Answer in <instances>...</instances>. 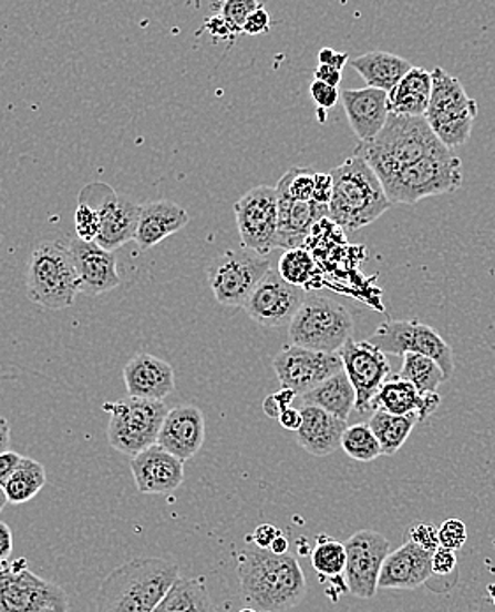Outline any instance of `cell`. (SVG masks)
<instances>
[{
	"label": "cell",
	"instance_id": "obj_1",
	"mask_svg": "<svg viewBox=\"0 0 495 612\" xmlns=\"http://www.w3.org/2000/svg\"><path fill=\"white\" fill-rule=\"evenodd\" d=\"M241 600L258 612H285L300 604L307 595L302 567L291 554L277 557L255 549L238 557Z\"/></svg>",
	"mask_w": 495,
	"mask_h": 612
},
{
	"label": "cell",
	"instance_id": "obj_2",
	"mask_svg": "<svg viewBox=\"0 0 495 612\" xmlns=\"http://www.w3.org/2000/svg\"><path fill=\"white\" fill-rule=\"evenodd\" d=\"M178 567L161 558H136L101 582L95 612H154L177 582Z\"/></svg>",
	"mask_w": 495,
	"mask_h": 612
},
{
	"label": "cell",
	"instance_id": "obj_3",
	"mask_svg": "<svg viewBox=\"0 0 495 612\" xmlns=\"http://www.w3.org/2000/svg\"><path fill=\"white\" fill-rule=\"evenodd\" d=\"M446 149L435 136L425 116L390 113L383 131L375 136L374 142L362 143L357 154L362 155L383 182Z\"/></svg>",
	"mask_w": 495,
	"mask_h": 612
},
{
	"label": "cell",
	"instance_id": "obj_4",
	"mask_svg": "<svg viewBox=\"0 0 495 612\" xmlns=\"http://www.w3.org/2000/svg\"><path fill=\"white\" fill-rule=\"evenodd\" d=\"M330 175L333 193L328 205V220L342 230L354 232L371 225L392 207L380 177L357 152L336 166Z\"/></svg>",
	"mask_w": 495,
	"mask_h": 612
},
{
	"label": "cell",
	"instance_id": "obj_5",
	"mask_svg": "<svg viewBox=\"0 0 495 612\" xmlns=\"http://www.w3.org/2000/svg\"><path fill=\"white\" fill-rule=\"evenodd\" d=\"M82 294V280L71 256L70 246L61 241L41 242L27 265V295L44 309L71 307Z\"/></svg>",
	"mask_w": 495,
	"mask_h": 612
},
{
	"label": "cell",
	"instance_id": "obj_6",
	"mask_svg": "<svg viewBox=\"0 0 495 612\" xmlns=\"http://www.w3.org/2000/svg\"><path fill=\"white\" fill-rule=\"evenodd\" d=\"M476 115L478 103L471 100L461 80L443 68H435L432 71L431 104L425 119L444 147L453 151L467 143Z\"/></svg>",
	"mask_w": 495,
	"mask_h": 612
},
{
	"label": "cell",
	"instance_id": "obj_7",
	"mask_svg": "<svg viewBox=\"0 0 495 612\" xmlns=\"http://www.w3.org/2000/svg\"><path fill=\"white\" fill-rule=\"evenodd\" d=\"M353 316L342 304L327 297H307L289 324V337L295 346L339 354L353 339Z\"/></svg>",
	"mask_w": 495,
	"mask_h": 612
},
{
	"label": "cell",
	"instance_id": "obj_8",
	"mask_svg": "<svg viewBox=\"0 0 495 612\" xmlns=\"http://www.w3.org/2000/svg\"><path fill=\"white\" fill-rule=\"evenodd\" d=\"M104 411L110 415L106 429L110 445L116 452L136 458L157 445L169 408L163 401L127 396L121 401L106 402Z\"/></svg>",
	"mask_w": 495,
	"mask_h": 612
},
{
	"label": "cell",
	"instance_id": "obj_9",
	"mask_svg": "<svg viewBox=\"0 0 495 612\" xmlns=\"http://www.w3.org/2000/svg\"><path fill=\"white\" fill-rule=\"evenodd\" d=\"M464 181L462 161L455 152H437V154L413 164L410 169L395 173L381 182L388 200L393 203L413 205L420 200L461 190Z\"/></svg>",
	"mask_w": 495,
	"mask_h": 612
},
{
	"label": "cell",
	"instance_id": "obj_10",
	"mask_svg": "<svg viewBox=\"0 0 495 612\" xmlns=\"http://www.w3.org/2000/svg\"><path fill=\"white\" fill-rule=\"evenodd\" d=\"M70 596L39 578L25 560L0 565V612H70Z\"/></svg>",
	"mask_w": 495,
	"mask_h": 612
},
{
	"label": "cell",
	"instance_id": "obj_11",
	"mask_svg": "<svg viewBox=\"0 0 495 612\" xmlns=\"http://www.w3.org/2000/svg\"><path fill=\"white\" fill-rule=\"evenodd\" d=\"M270 271V259L255 251L231 249L208 265L207 276L217 303L226 307H244Z\"/></svg>",
	"mask_w": 495,
	"mask_h": 612
},
{
	"label": "cell",
	"instance_id": "obj_12",
	"mask_svg": "<svg viewBox=\"0 0 495 612\" xmlns=\"http://www.w3.org/2000/svg\"><path fill=\"white\" fill-rule=\"evenodd\" d=\"M369 343L388 355L419 354L434 360L443 369L446 380L455 371L453 349L434 328L419 319H390L369 337Z\"/></svg>",
	"mask_w": 495,
	"mask_h": 612
},
{
	"label": "cell",
	"instance_id": "obj_13",
	"mask_svg": "<svg viewBox=\"0 0 495 612\" xmlns=\"http://www.w3.org/2000/svg\"><path fill=\"white\" fill-rule=\"evenodd\" d=\"M233 208L244 249L255 251L261 256L277 249L279 202L276 187H252Z\"/></svg>",
	"mask_w": 495,
	"mask_h": 612
},
{
	"label": "cell",
	"instance_id": "obj_14",
	"mask_svg": "<svg viewBox=\"0 0 495 612\" xmlns=\"http://www.w3.org/2000/svg\"><path fill=\"white\" fill-rule=\"evenodd\" d=\"M80 198L92 203L101 216V233L97 244L104 249L115 251L127 242L136 241L142 205L124 194L115 193L103 182H92L80 193Z\"/></svg>",
	"mask_w": 495,
	"mask_h": 612
},
{
	"label": "cell",
	"instance_id": "obj_15",
	"mask_svg": "<svg viewBox=\"0 0 495 612\" xmlns=\"http://www.w3.org/2000/svg\"><path fill=\"white\" fill-rule=\"evenodd\" d=\"M274 371L282 388L302 397L312 388L344 371L339 354H321L300 346H286L274 357Z\"/></svg>",
	"mask_w": 495,
	"mask_h": 612
},
{
	"label": "cell",
	"instance_id": "obj_16",
	"mask_svg": "<svg viewBox=\"0 0 495 612\" xmlns=\"http://www.w3.org/2000/svg\"><path fill=\"white\" fill-rule=\"evenodd\" d=\"M346 588L358 599H372L380 588L381 569L390 554V542L378 531L362 530L344 542Z\"/></svg>",
	"mask_w": 495,
	"mask_h": 612
},
{
	"label": "cell",
	"instance_id": "obj_17",
	"mask_svg": "<svg viewBox=\"0 0 495 612\" xmlns=\"http://www.w3.org/2000/svg\"><path fill=\"white\" fill-rule=\"evenodd\" d=\"M306 298V289L289 285L279 272L270 268L256 286L244 309L256 324L279 328L293 322Z\"/></svg>",
	"mask_w": 495,
	"mask_h": 612
},
{
	"label": "cell",
	"instance_id": "obj_18",
	"mask_svg": "<svg viewBox=\"0 0 495 612\" xmlns=\"http://www.w3.org/2000/svg\"><path fill=\"white\" fill-rule=\"evenodd\" d=\"M339 355L344 373L357 392V410L365 414L371 410L375 394L380 392L381 385L390 373L386 355L369 341L354 339H349Z\"/></svg>",
	"mask_w": 495,
	"mask_h": 612
},
{
	"label": "cell",
	"instance_id": "obj_19",
	"mask_svg": "<svg viewBox=\"0 0 495 612\" xmlns=\"http://www.w3.org/2000/svg\"><path fill=\"white\" fill-rule=\"evenodd\" d=\"M134 483L142 494H172L184 483V462L154 445L131 459Z\"/></svg>",
	"mask_w": 495,
	"mask_h": 612
},
{
	"label": "cell",
	"instance_id": "obj_20",
	"mask_svg": "<svg viewBox=\"0 0 495 612\" xmlns=\"http://www.w3.org/2000/svg\"><path fill=\"white\" fill-rule=\"evenodd\" d=\"M70 251L78 276L82 280V294L97 297L121 286L116 256L112 251L104 249L97 242H85L80 238L71 241Z\"/></svg>",
	"mask_w": 495,
	"mask_h": 612
},
{
	"label": "cell",
	"instance_id": "obj_21",
	"mask_svg": "<svg viewBox=\"0 0 495 612\" xmlns=\"http://www.w3.org/2000/svg\"><path fill=\"white\" fill-rule=\"evenodd\" d=\"M205 443V417L198 406H175L166 415L157 445L182 462L189 461Z\"/></svg>",
	"mask_w": 495,
	"mask_h": 612
},
{
	"label": "cell",
	"instance_id": "obj_22",
	"mask_svg": "<svg viewBox=\"0 0 495 612\" xmlns=\"http://www.w3.org/2000/svg\"><path fill=\"white\" fill-rule=\"evenodd\" d=\"M124 384L130 397L164 401L175 390V371L163 358L138 354L125 364Z\"/></svg>",
	"mask_w": 495,
	"mask_h": 612
},
{
	"label": "cell",
	"instance_id": "obj_23",
	"mask_svg": "<svg viewBox=\"0 0 495 612\" xmlns=\"http://www.w3.org/2000/svg\"><path fill=\"white\" fill-rule=\"evenodd\" d=\"M279 202V228H277V247L298 249L306 244L316 223L328 217V205L316 202H297L286 193L285 187L276 186Z\"/></svg>",
	"mask_w": 495,
	"mask_h": 612
},
{
	"label": "cell",
	"instance_id": "obj_24",
	"mask_svg": "<svg viewBox=\"0 0 495 612\" xmlns=\"http://www.w3.org/2000/svg\"><path fill=\"white\" fill-rule=\"evenodd\" d=\"M342 104L349 124L353 128L358 140L365 143L374 142L375 136L383 131L390 115L388 94L375 89H346L341 92Z\"/></svg>",
	"mask_w": 495,
	"mask_h": 612
},
{
	"label": "cell",
	"instance_id": "obj_25",
	"mask_svg": "<svg viewBox=\"0 0 495 612\" xmlns=\"http://www.w3.org/2000/svg\"><path fill=\"white\" fill-rule=\"evenodd\" d=\"M432 552L408 542L390 552L381 569L380 588L384 590H416L432 578Z\"/></svg>",
	"mask_w": 495,
	"mask_h": 612
},
{
	"label": "cell",
	"instance_id": "obj_26",
	"mask_svg": "<svg viewBox=\"0 0 495 612\" xmlns=\"http://www.w3.org/2000/svg\"><path fill=\"white\" fill-rule=\"evenodd\" d=\"M440 394H420L410 381L401 375L388 376L381 385L380 392L375 394L371 410L384 411V414L419 415L420 422L429 419L440 408Z\"/></svg>",
	"mask_w": 495,
	"mask_h": 612
},
{
	"label": "cell",
	"instance_id": "obj_27",
	"mask_svg": "<svg viewBox=\"0 0 495 612\" xmlns=\"http://www.w3.org/2000/svg\"><path fill=\"white\" fill-rule=\"evenodd\" d=\"M300 414L302 427L298 429L297 441L303 450L316 458H327L341 449L342 436L348 429L346 420L337 419L314 406H302Z\"/></svg>",
	"mask_w": 495,
	"mask_h": 612
},
{
	"label": "cell",
	"instance_id": "obj_28",
	"mask_svg": "<svg viewBox=\"0 0 495 612\" xmlns=\"http://www.w3.org/2000/svg\"><path fill=\"white\" fill-rule=\"evenodd\" d=\"M187 225H189V214L177 203L169 200L145 203L142 205L136 244L140 251H148L173 233L186 228Z\"/></svg>",
	"mask_w": 495,
	"mask_h": 612
},
{
	"label": "cell",
	"instance_id": "obj_29",
	"mask_svg": "<svg viewBox=\"0 0 495 612\" xmlns=\"http://www.w3.org/2000/svg\"><path fill=\"white\" fill-rule=\"evenodd\" d=\"M354 71L365 80L369 89L383 91L386 94L395 89L413 65L401 55L390 52H369L349 62Z\"/></svg>",
	"mask_w": 495,
	"mask_h": 612
},
{
	"label": "cell",
	"instance_id": "obj_30",
	"mask_svg": "<svg viewBox=\"0 0 495 612\" xmlns=\"http://www.w3.org/2000/svg\"><path fill=\"white\" fill-rule=\"evenodd\" d=\"M432 95V71L411 68L410 73L388 94L390 113L405 116H425Z\"/></svg>",
	"mask_w": 495,
	"mask_h": 612
},
{
	"label": "cell",
	"instance_id": "obj_31",
	"mask_svg": "<svg viewBox=\"0 0 495 612\" xmlns=\"http://www.w3.org/2000/svg\"><path fill=\"white\" fill-rule=\"evenodd\" d=\"M303 406H314L319 410L333 415L337 419L348 422L349 415L357 408V392L344 371L332 376L300 397Z\"/></svg>",
	"mask_w": 495,
	"mask_h": 612
},
{
	"label": "cell",
	"instance_id": "obj_32",
	"mask_svg": "<svg viewBox=\"0 0 495 612\" xmlns=\"http://www.w3.org/2000/svg\"><path fill=\"white\" fill-rule=\"evenodd\" d=\"M154 612H217L205 579H177Z\"/></svg>",
	"mask_w": 495,
	"mask_h": 612
},
{
	"label": "cell",
	"instance_id": "obj_33",
	"mask_svg": "<svg viewBox=\"0 0 495 612\" xmlns=\"http://www.w3.org/2000/svg\"><path fill=\"white\" fill-rule=\"evenodd\" d=\"M419 422V415L399 417V415L384 414V411H374L369 420V426L380 441L383 456H395L404 447L414 426Z\"/></svg>",
	"mask_w": 495,
	"mask_h": 612
},
{
	"label": "cell",
	"instance_id": "obj_34",
	"mask_svg": "<svg viewBox=\"0 0 495 612\" xmlns=\"http://www.w3.org/2000/svg\"><path fill=\"white\" fill-rule=\"evenodd\" d=\"M47 483V470L41 462L22 458L11 479L6 483L4 492L9 503L20 504L35 498Z\"/></svg>",
	"mask_w": 495,
	"mask_h": 612
},
{
	"label": "cell",
	"instance_id": "obj_35",
	"mask_svg": "<svg viewBox=\"0 0 495 612\" xmlns=\"http://www.w3.org/2000/svg\"><path fill=\"white\" fill-rule=\"evenodd\" d=\"M399 375L416 387L420 394H435L443 381H446L443 369L432 360L419 354H405L402 371Z\"/></svg>",
	"mask_w": 495,
	"mask_h": 612
},
{
	"label": "cell",
	"instance_id": "obj_36",
	"mask_svg": "<svg viewBox=\"0 0 495 612\" xmlns=\"http://www.w3.org/2000/svg\"><path fill=\"white\" fill-rule=\"evenodd\" d=\"M310 561L321 578H341L348 561L344 543L337 542L327 536H319L316 548L310 552Z\"/></svg>",
	"mask_w": 495,
	"mask_h": 612
},
{
	"label": "cell",
	"instance_id": "obj_37",
	"mask_svg": "<svg viewBox=\"0 0 495 612\" xmlns=\"http://www.w3.org/2000/svg\"><path fill=\"white\" fill-rule=\"evenodd\" d=\"M341 449L348 453L349 458L360 462H372L383 456L380 441L372 432L369 422L349 426L342 436Z\"/></svg>",
	"mask_w": 495,
	"mask_h": 612
},
{
	"label": "cell",
	"instance_id": "obj_38",
	"mask_svg": "<svg viewBox=\"0 0 495 612\" xmlns=\"http://www.w3.org/2000/svg\"><path fill=\"white\" fill-rule=\"evenodd\" d=\"M277 272L282 279L288 280L289 285L306 288L316 279L318 265L314 256L310 255L306 247H298V249L285 251V255L280 256Z\"/></svg>",
	"mask_w": 495,
	"mask_h": 612
},
{
	"label": "cell",
	"instance_id": "obj_39",
	"mask_svg": "<svg viewBox=\"0 0 495 612\" xmlns=\"http://www.w3.org/2000/svg\"><path fill=\"white\" fill-rule=\"evenodd\" d=\"M316 175L318 172L314 170L291 169L277 184L297 202H314Z\"/></svg>",
	"mask_w": 495,
	"mask_h": 612
},
{
	"label": "cell",
	"instance_id": "obj_40",
	"mask_svg": "<svg viewBox=\"0 0 495 612\" xmlns=\"http://www.w3.org/2000/svg\"><path fill=\"white\" fill-rule=\"evenodd\" d=\"M74 226H76V235L80 241H97L101 233L100 211L92 203L78 198V207L76 212H74Z\"/></svg>",
	"mask_w": 495,
	"mask_h": 612
},
{
	"label": "cell",
	"instance_id": "obj_41",
	"mask_svg": "<svg viewBox=\"0 0 495 612\" xmlns=\"http://www.w3.org/2000/svg\"><path fill=\"white\" fill-rule=\"evenodd\" d=\"M261 2L256 0H228L220 6V17L225 18L233 34L237 35L244 32L247 18L255 13L256 9L261 8Z\"/></svg>",
	"mask_w": 495,
	"mask_h": 612
},
{
	"label": "cell",
	"instance_id": "obj_42",
	"mask_svg": "<svg viewBox=\"0 0 495 612\" xmlns=\"http://www.w3.org/2000/svg\"><path fill=\"white\" fill-rule=\"evenodd\" d=\"M437 536H440L441 548L458 551L467 542V528L461 519H446L437 528Z\"/></svg>",
	"mask_w": 495,
	"mask_h": 612
},
{
	"label": "cell",
	"instance_id": "obj_43",
	"mask_svg": "<svg viewBox=\"0 0 495 612\" xmlns=\"http://www.w3.org/2000/svg\"><path fill=\"white\" fill-rule=\"evenodd\" d=\"M408 537H410V542L416 543L423 551L432 552V554L441 548L437 528L426 524V522L413 524L408 531Z\"/></svg>",
	"mask_w": 495,
	"mask_h": 612
},
{
	"label": "cell",
	"instance_id": "obj_44",
	"mask_svg": "<svg viewBox=\"0 0 495 612\" xmlns=\"http://www.w3.org/2000/svg\"><path fill=\"white\" fill-rule=\"evenodd\" d=\"M310 95L318 104L319 109L330 110L341 100V92L337 86L327 85V83L312 82L310 83Z\"/></svg>",
	"mask_w": 495,
	"mask_h": 612
},
{
	"label": "cell",
	"instance_id": "obj_45",
	"mask_svg": "<svg viewBox=\"0 0 495 612\" xmlns=\"http://www.w3.org/2000/svg\"><path fill=\"white\" fill-rule=\"evenodd\" d=\"M457 570V554L450 549L440 548L432 554V574L452 575Z\"/></svg>",
	"mask_w": 495,
	"mask_h": 612
},
{
	"label": "cell",
	"instance_id": "obj_46",
	"mask_svg": "<svg viewBox=\"0 0 495 612\" xmlns=\"http://www.w3.org/2000/svg\"><path fill=\"white\" fill-rule=\"evenodd\" d=\"M270 29V14L267 13V9H256L255 13L247 18L246 26H244V34L259 35L265 34Z\"/></svg>",
	"mask_w": 495,
	"mask_h": 612
},
{
	"label": "cell",
	"instance_id": "obj_47",
	"mask_svg": "<svg viewBox=\"0 0 495 612\" xmlns=\"http://www.w3.org/2000/svg\"><path fill=\"white\" fill-rule=\"evenodd\" d=\"M333 193V181L330 173H319L316 175L314 202L319 205H330Z\"/></svg>",
	"mask_w": 495,
	"mask_h": 612
},
{
	"label": "cell",
	"instance_id": "obj_48",
	"mask_svg": "<svg viewBox=\"0 0 495 612\" xmlns=\"http://www.w3.org/2000/svg\"><path fill=\"white\" fill-rule=\"evenodd\" d=\"M279 536H282V531H280L279 528L265 522V524H259V527L256 528L255 533H252V540H255L258 549L270 551L271 543H274V540H276Z\"/></svg>",
	"mask_w": 495,
	"mask_h": 612
},
{
	"label": "cell",
	"instance_id": "obj_49",
	"mask_svg": "<svg viewBox=\"0 0 495 612\" xmlns=\"http://www.w3.org/2000/svg\"><path fill=\"white\" fill-rule=\"evenodd\" d=\"M20 461H22L20 453L11 452V450L0 453V488H6V483L11 479V475L14 473Z\"/></svg>",
	"mask_w": 495,
	"mask_h": 612
},
{
	"label": "cell",
	"instance_id": "obj_50",
	"mask_svg": "<svg viewBox=\"0 0 495 612\" xmlns=\"http://www.w3.org/2000/svg\"><path fill=\"white\" fill-rule=\"evenodd\" d=\"M203 31L210 32L217 39H228L235 35L231 29H229L228 23H226L225 18L220 17V14H214V17L208 18L205 26H203Z\"/></svg>",
	"mask_w": 495,
	"mask_h": 612
},
{
	"label": "cell",
	"instance_id": "obj_51",
	"mask_svg": "<svg viewBox=\"0 0 495 612\" xmlns=\"http://www.w3.org/2000/svg\"><path fill=\"white\" fill-rule=\"evenodd\" d=\"M348 53L336 52L332 48H323L318 53V61L321 65H330V68L342 71L344 65L348 64Z\"/></svg>",
	"mask_w": 495,
	"mask_h": 612
},
{
	"label": "cell",
	"instance_id": "obj_52",
	"mask_svg": "<svg viewBox=\"0 0 495 612\" xmlns=\"http://www.w3.org/2000/svg\"><path fill=\"white\" fill-rule=\"evenodd\" d=\"M13 552V531L0 521V565L8 563L9 557Z\"/></svg>",
	"mask_w": 495,
	"mask_h": 612
},
{
	"label": "cell",
	"instance_id": "obj_53",
	"mask_svg": "<svg viewBox=\"0 0 495 612\" xmlns=\"http://www.w3.org/2000/svg\"><path fill=\"white\" fill-rule=\"evenodd\" d=\"M316 82L327 83L330 86L341 85L342 71L336 70V68H330V65L319 64L314 71Z\"/></svg>",
	"mask_w": 495,
	"mask_h": 612
},
{
	"label": "cell",
	"instance_id": "obj_54",
	"mask_svg": "<svg viewBox=\"0 0 495 612\" xmlns=\"http://www.w3.org/2000/svg\"><path fill=\"white\" fill-rule=\"evenodd\" d=\"M280 426L288 429V431H297L302 427V414L297 408H288V410L282 411L279 417Z\"/></svg>",
	"mask_w": 495,
	"mask_h": 612
},
{
	"label": "cell",
	"instance_id": "obj_55",
	"mask_svg": "<svg viewBox=\"0 0 495 612\" xmlns=\"http://www.w3.org/2000/svg\"><path fill=\"white\" fill-rule=\"evenodd\" d=\"M264 411L267 417L270 419L279 420L280 414H282V406H280L279 399H277L276 394H271L264 401Z\"/></svg>",
	"mask_w": 495,
	"mask_h": 612
},
{
	"label": "cell",
	"instance_id": "obj_56",
	"mask_svg": "<svg viewBox=\"0 0 495 612\" xmlns=\"http://www.w3.org/2000/svg\"><path fill=\"white\" fill-rule=\"evenodd\" d=\"M11 443V426L4 417H0V453L9 452Z\"/></svg>",
	"mask_w": 495,
	"mask_h": 612
},
{
	"label": "cell",
	"instance_id": "obj_57",
	"mask_svg": "<svg viewBox=\"0 0 495 612\" xmlns=\"http://www.w3.org/2000/svg\"><path fill=\"white\" fill-rule=\"evenodd\" d=\"M270 551L274 552V554H277V557H285V554H289V540L286 539L285 533L282 536L277 537L276 540H274V543H271Z\"/></svg>",
	"mask_w": 495,
	"mask_h": 612
},
{
	"label": "cell",
	"instance_id": "obj_58",
	"mask_svg": "<svg viewBox=\"0 0 495 612\" xmlns=\"http://www.w3.org/2000/svg\"><path fill=\"white\" fill-rule=\"evenodd\" d=\"M6 503H8V497H6L4 489L0 488V513L4 510Z\"/></svg>",
	"mask_w": 495,
	"mask_h": 612
},
{
	"label": "cell",
	"instance_id": "obj_59",
	"mask_svg": "<svg viewBox=\"0 0 495 612\" xmlns=\"http://www.w3.org/2000/svg\"><path fill=\"white\" fill-rule=\"evenodd\" d=\"M488 596H491V600L492 602H494L495 605V582L494 584H491V586H488Z\"/></svg>",
	"mask_w": 495,
	"mask_h": 612
},
{
	"label": "cell",
	"instance_id": "obj_60",
	"mask_svg": "<svg viewBox=\"0 0 495 612\" xmlns=\"http://www.w3.org/2000/svg\"><path fill=\"white\" fill-rule=\"evenodd\" d=\"M318 115H319V122L327 121V110L319 109L318 110Z\"/></svg>",
	"mask_w": 495,
	"mask_h": 612
},
{
	"label": "cell",
	"instance_id": "obj_61",
	"mask_svg": "<svg viewBox=\"0 0 495 612\" xmlns=\"http://www.w3.org/2000/svg\"><path fill=\"white\" fill-rule=\"evenodd\" d=\"M240 612H258V611H256V609L244 608V609H241Z\"/></svg>",
	"mask_w": 495,
	"mask_h": 612
}]
</instances>
